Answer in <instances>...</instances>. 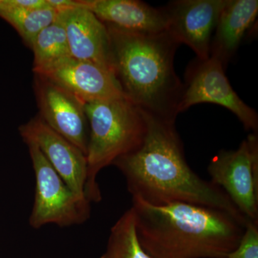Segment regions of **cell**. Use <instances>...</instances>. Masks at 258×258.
Masks as SVG:
<instances>
[{
	"instance_id": "6da1fadb",
	"label": "cell",
	"mask_w": 258,
	"mask_h": 258,
	"mask_svg": "<svg viewBox=\"0 0 258 258\" xmlns=\"http://www.w3.org/2000/svg\"><path fill=\"white\" fill-rule=\"evenodd\" d=\"M143 113V141L113 164L124 176L132 198L155 206L181 202L220 209L249 222L223 190L202 179L188 165L175 121Z\"/></svg>"
},
{
	"instance_id": "ac0fdd59",
	"label": "cell",
	"mask_w": 258,
	"mask_h": 258,
	"mask_svg": "<svg viewBox=\"0 0 258 258\" xmlns=\"http://www.w3.org/2000/svg\"><path fill=\"white\" fill-rule=\"evenodd\" d=\"M225 258H258V222H247L238 245Z\"/></svg>"
},
{
	"instance_id": "7c38bea8",
	"label": "cell",
	"mask_w": 258,
	"mask_h": 258,
	"mask_svg": "<svg viewBox=\"0 0 258 258\" xmlns=\"http://www.w3.org/2000/svg\"><path fill=\"white\" fill-rule=\"evenodd\" d=\"M57 11L56 20L66 31L71 57L100 64L113 73L106 25L91 11L77 5L76 0Z\"/></svg>"
},
{
	"instance_id": "7a4b0ae2",
	"label": "cell",
	"mask_w": 258,
	"mask_h": 258,
	"mask_svg": "<svg viewBox=\"0 0 258 258\" xmlns=\"http://www.w3.org/2000/svg\"><path fill=\"white\" fill-rule=\"evenodd\" d=\"M139 242L152 258H225L245 223L230 212L176 202L155 206L132 198Z\"/></svg>"
},
{
	"instance_id": "8992f818",
	"label": "cell",
	"mask_w": 258,
	"mask_h": 258,
	"mask_svg": "<svg viewBox=\"0 0 258 258\" xmlns=\"http://www.w3.org/2000/svg\"><path fill=\"white\" fill-rule=\"evenodd\" d=\"M208 171L247 220L258 222V137L251 133L236 150H222Z\"/></svg>"
},
{
	"instance_id": "30bf717a",
	"label": "cell",
	"mask_w": 258,
	"mask_h": 258,
	"mask_svg": "<svg viewBox=\"0 0 258 258\" xmlns=\"http://www.w3.org/2000/svg\"><path fill=\"white\" fill-rule=\"evenodd\" d=\"M227 0H178L163 8L167 28L178 43L187 45L199 60L210 56L214 32Z\"/></svg>"
},
{
	"instance_id": "ba28073f",
	"label": "cell",
	"mask_w": 258,
	"mask_h": 258,
	"mask_svg": "<svg viewBox=\"0 0 258 258\" xmlns=\"http://www.w3.org/2000/svg\"><path fill=\"white\" fill-rule=\"evenodd\" d=\"M34 91L39 117L86 155L89 127L86 103L50 80L35 74Z\"/></svg>"
},
{
	"instance_id": "52a82bcc",
	"label": "cell",
	"mask_w": 258,
	"mask_h": 258,
	"mask_svg": "<svg viewBox=\"0 0 258 258\" xmlns=\"http://www.w3.org/2000/svg\"><path fill=\"white\" fill-rule=\"evenodd\" d=\"M223 64L216 57L194 61L186 73V83L177 107V113L200 103L219 105L230 110L246 131L257 134L258 115L238 96L226 76Z\"/></svg>"
},
{
	"instance_id": "5bb4252c",
	"label": "cell",
	"mask_w": 258,
	"mask_h": 258,
	"mask_svg": "<svg viewBox=\"0 0 258 258\" xmlns=\"http://www.w3.org/2000/svg\"><path fill=\"white\" fill-rule=\"evenodd\" d=\"M257 13V0H227L217 22L210 48V56L218 59L225 69L255 21Z\"/></svg>"
},
{
	"instance_id": "3957f363",
	"label": "cell",
	"mask_w": 258,
	"mask_h": 258,
	"mask_svg": "<svg viewBox=\"0 0 258 258\" xmlns=\"http://www.w3.org/2000/svg\"><path fill=\"white\" fill-rule=\"evenodd\" d=\"M105 25L113 73L125 97L148 113L175 121L184 88L174 69L179 44L166 30L142 33Z\"/></svg>"
},
{
	"instance_id": "4fadbf2b",
	"label": "cell",
	"mask_w": 258,
	"mask_h": 258,
	"mask_svg": "<svg viewBox=\"0 0 258 258\" xmlns=\"http://www.w3.org/2000/svg\"><path fill=\"white\" fill-rule=\"evenodd\" d=\"M103 23L128 31L159 33L166 31L167 18L164 9L137 0H76Z\"/></svg>"
},
{
	"instance_id": "e0dca14e",
	"label": "cell",
	"mask_w": 258,
	"mask_h": 258,
	"mask_svg": "<svg viewBox=\"0 0 258 258\" xmlns=\"http://www.w3.org/2000/svg\"><path fill=\"white\" fill-rule=\"evenodd\" d=\"M100 258H152L139 242L132 208L111 227L106 250Z\"/></svg>"
},
{
	"instance_id": "9a60e30c",
	"label": "cell",
	"mask_w": 258,
	"mask_h": 258,
	"mask_svg": "<svg viewBox=\"0 0 258 258\" xmlns=\"http://www.w3.org/2000/svg\"><path fill=\"white\" fill-rule=\"evenodd\" d=\"M57 11L49 6L37 10L15 8L9 0H0V18L8 22L18 32L29 47L44 28L53 23Z\"/></svg>"
},
{
	"instance_id": "277c9868",
	"label": "cell",
	"mask_w": 258,
	"mask_h": 258,
	"mask_svg": "<svg viewBox=\"0 0 258 258\" xmlns=\"http://www.w3.org/2000/svg\"><path fill=\"white\" fill-rule=\"evenodd\" d=\"M86 113L89 127L86 196L91 203H99L98 173L140 145L146 122L143 110L126 97L87 103Z\"/></svg>"
},
{
	"instance_id": "5b68a950",
	"label": "cell",
	"mask_w": 258,
	"mask_h": 258,
	"mask_svg": "<svg viewBox=\"0 0 258 258\" xmlns=\"http://www.w3.org/2000/svg\"><path fill=\"white\" fill-rule=\"evenodd\" d=\"M35 177V198L29 224L33 229L53 224L81 225L91 216V203L79 198L50 165L40 149L27 144Z\"/></svg>"
},
{
	"instance_id": "8fae6325",
	"label": "cell",
	"mask_w": 258,
	"mask_h": 258,
	"mask_svg": "<svg viewBox=\"0 0 258 258\" xmlns=\"http://www.w3.org/2000/svg\"><path fill=\"white\" fill-rule=\"evenodd\" d=\"M34 74L59 85L86 104L125 97L111 71L89 61L66 57Z\"/></svg>"
},
{
	"instance_id": "2e32d148",
	"label": "cell",
	"mask_w": 258,
	"mask_h": 258,
	"mask_svg": "<svg viewBox=\"0 0 258 258\" xmlns=\"http://www.w3.org/2000/svg\"><path fill=\"white\" fill-rule=\"evenodd\" d=\"M30 48L33 52V73L71 57L66 31L57 20L35 37Z\"/></svg>"
},
{
	"instance_id": "9c48e42d",
	"label": "cell",
	"mask_w": 258,
	"mask_h": 258,
	"mask_svg": "<svg viewBox=\"0 0 258 258\" xmlns=\"http://www.w3.org/2000/svg\"><path fill=\"white\" fill-rule=\"evenodd\" d=\"M19 133L26 144L40 149L56 172L79 198L86 200L87 158L84 154L51 129L38 116L20 125Z\"/></svg>"
}]
</instances>
